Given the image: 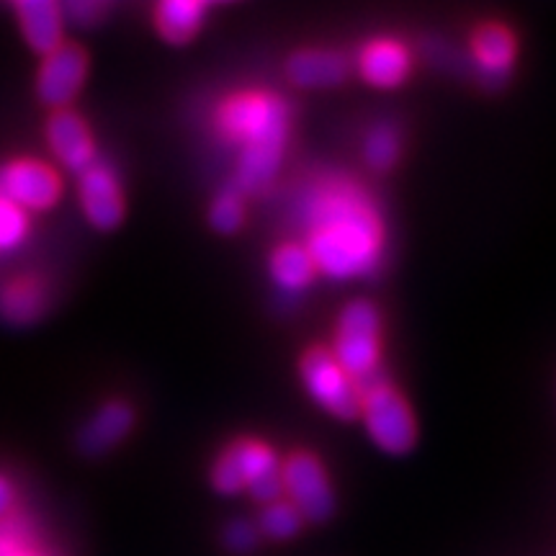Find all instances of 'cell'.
Wrapping results in <instances>:
<instances>
[{
	"mask_svg": "<svg viewBox=\"0 0 556 556\" xmlns=\"http://www.w3.org/2000/svg\"><path fill=\"white\" fill-rule=\"evenodd\" d=\"M384 229L364 193L348 184H330L312 201L309 255L315 268L332 278H356L377 268Z\"/></svg>",
	"mask_w": 556,
	"mask_h": 556,
	"instance_id": "obj_1",
	"label": "cell"
},
{
	"mask_svg": "<svg viewBox=\"0 0 556 556\" xmlns=\"http://www.w3.org/2000/svg\"><path fill=\"white\" fill-rule=\"evenodd\" d=\"M330 353L348 377L356 381L358 392L371 384L381 353V315L377 304L368 299H353L351 304H345Z\"/></svg>",
	"mask_w": 556,
	"mask_h": 556,
	"instance_id": "obj_2",
	"label": "cell"
},
{
	"mask_svg": "<svg viewBox=\"0 0 556 556\" xmlns=\"http://www.w3.org/2000/svg\"><path fill=\"white\" fill-rule=\"evenodd\" d=\"M291 111L283 99L274 93H238L229 96L217 111V129L229 142L245 144L266 137L289 135Z\"/></svg>",
	"mask_w": 556,
	"mask_h": 556,
	"instance_id": "obj_3",
	"label": "cell"
},
{
	"mask_svg": "<svg viewBox=\"0 0 556 556\" xmlns=\"http://www.w3.org/2000/svg\"><path fill=\"white\" fill-rule=\"evenodd\" d=\"M361 417L368 435L381 451L402 456L415 448L417 422L407 400L384 381H374L361 392Z\"/></svg>",
	"mask_w": 556,
	"mask_h": 556,
	"instance_id": "obj_4",
	"label": "cell"
},
{
	"mask_svg": "<svg viewBox=\"0 0 556 556\" xmlns=\"http://www.w3.org/2000/svg\"><path fill=\"white\" fill-rule=\"evenodd\" d=\"M299 374H302L309 397L325 413L338 417V420H356V417H361V392L356 381L338 366L328 348H309L299 361Z\"/></svg>",
	"mask_w": 556,
	"mask_h": 556,
	"instance_id": "obj_5",
	"label": "cell"
},
{
	"mask_svg": "<svg viewBox=\"0 0 556 556\" xmlns=\"http://www.w3.org/2000/svg\"><path fill=\"white\" fill-rule=\"evenodd\" d=\"M281 484L299 516L312 523H325L336 513V495L323 462L309 451H296L281 464Z\"/></svg>",
	"mask_w": 556,
	"mask_h": 556,
	"instance_id": "obj_6",
	"label": "cell"
},
{
	"mask_svg": "<svg viewBox=\"0 0 556 556\" xmlns=\"http://www.w3.org/2000/svg\"><path fill=\"white\" fill-rule=\"evenodd\" d=\"M281 464L274 454V448L266 443L253 441V438H240L232 446L222 451L212 467V486L219 495H238L242 490H250V484L258 482L261 477L276 471Z\"/></svg>",
	"mask_w": 556,
	"mask_h": 556,
	"instance_id": "obj_7",
	"label": "cell"
},
{
	"mask_svg": "<svg viewBox=\"0 0 556 556\" xmlns=\"http://www.w3.org/2000/svg\"><path fill=\"white\" fill-rule=\"evenodd\" d=\"M88 78V52L80 45H62L41 60L37 73V96L41 103L54 111L67 109V103L78 99L80 88Z\"/></svg>",
	"mask_w": 556,
	"mask_h": 556,
	"instance_id": "obj_8",
	"label": "cell"
},
{
	"mask_svg": "<svg viewBox=\"0 0 556 556\" xmlns=\"http://www.w3.org/2000/svg\"><path fill=\"white\" fill-rule=\"evenodd\" d=\"M60 176L39 160H13L0 168V199L24 212H45L60 199Z\"/></svg>",
	"mask_w": 556,
	"mask_h": 556,
	"instance_id": "obj_9",
	"label": "cell"
},
{
	"mask_svg": "<svg viewBox=\"0 0 556 556\" xmlns=\"http://www.w3.org/2000/svg\"><path fill=\"white\" fill-rule=\"evenodd\" d=\"M78 197L86 217L96 229H116L124 219V197L116 173L106 163H93L80 173Z\"/></svg>",
	"mask_w": 556,
	"mask_h": 556,
	"instance_id": "obj_10",
	"label": "cell"
},
{
	"mask_svg": "<svg viewBox=\"0 0 556 556\" xmlns=\"http://www.w3.org/2000/svg\"><path fill=\"white\" fill-rule=\"evenodd\" d=\"M47 144L62 168L70 173L88 170L96 163V144L80 114L60 109L47 119Z\"/></svg>",
	"mask_w": 556,
	"mask_h": 556,
	"instance_id": "obj_11",
	"label": "cell"
},
{
	"mask_svg": "<svg viewBox=\"0 0 556 556\" xmlns=\"http://www.w3.org/2000/svg\"><path fill=\"white\" fill-rule=\"evenodd\" d=\"M287 139L289 135L266 137L240 150V163L235 170V191L240 197H245V193L258 197L274 184L278 170H281L283 152H287Z\"/></svg>",
	"mask_w": 556,
	"mask_h": 556,
	"instance_id": "obj_12",
	"label": "cell"
},
{
	"mask_svg": "<svg viewBox=\"0 0 556 556\" xmlns=\"http://www.w3.org/2000/svg\"><path fill=\"white\" fill-rule=\"evenodd\" d=\"M16 18L26 45L41 58L62 45L65 16H62V5L54 0H18Z\"/></svg>",
	"mask_w": 556,
	"mask_h": 556,
	"instance_id": "obj_13",
	"label": "cell"
},
{
	"mask_svg": "<svg viewBox=\"0 0 556 556\" xmlns=\"http://www.w3.org/2000/svg\"><path fill=\"white\" fill-rule=\"evenodd\" d=\"M287 75L299 88H336L351 75V60L338 50H296L287 62Z\"/></svg>",
	"mask_w": 556,
	"mask_h": 556,
	"instance_id": "obj_14",
	"label": "cell"
},
{
	"mask_svg": "<svg viewBox=\"0 0 556 556\" xmlns=\"http://www.w3.org/2000/svg\"><path fill=\"white\" fill-rule=\"evenodd\" d=\"M135 426V409L127 402L114 400L96 409V415L83 426L78 435V446L86 456H101L119 446Z\"/></svg>",
	"mask_w": 556,
	"mask_h": 556,
	"instance_id": "obj_15",
	"label": "cell"
},
{
	"mask_svg": "<svg viewBox=\"0 0 556 556\" xmlns=\"http://www.w3.org/2000/svg\"><path fill=\"white\" fill-rule=\"evenodd\" d=\"M361 78L374 88H397L409 75V52L394 39L368 41L358 58Z\"/></svg>",
	"mask_w": 556,
	"mask_h": 556,
	"instance_id": "obj_16",
	"label": "cell"
},
{
	"mask_svg": "<svg viewBox=\"0 0 556 556\" xmlns=\"http://www.w3.org/2000/svg\"><path fill=\"white\" fill-rule=\"evenodd\" d=\"M477 65L486 80L503 83L516 62V37L503 24H482L471 37Z\"/></svg>",
	"mask_w": 556,
	"mask_h": 556,
	"instance_id": "obj_17",
	"label": "cell"
},
{
	"mask_svg": "<svg viewBox=\"0 0 556 556\" xmlns=\"http://www.w3.org/2000/svg\"><path fill=\"white\" fill-rule=\"evenodd\" d=\"M206 5L199 0H163L155 9V29L168 45H189L204 24Z\"/></svg>",
	"mask_w": 556,
	"mask_h": 556,
	"instance_id": "obj_18",
	"label": "cell"
},
{
	"mask_svg": "<svg viewBox=\"0 0 556 556\" xmlns=\"http://www.w3.org/2000/svg\"><path fill=\"white\" fill-rule=\"evenodd\" d=\"M317 268L315 261H312L309 250L304 245H296V242H287V245H278L276 253L270 255V276L281 289L287 291H299L307 283H312Z\"/></svg>",
	"mask_w": 556,
	"mask_h": 556,
	"instance_id": "obj_19",
	"label": "cell"
},
{
	"mask_svg": "<svg viewBox=\"0 0 556 556\" xmlns=\"http://www.w3.org/2000/svg\"><path fill=\"white\" fill-rule=\"evenodd\" d=\"M41 312H45V296H41V289L34 287V283L16 281L0 291V315L9 319V323H34Z\"/></svg>",
	"mask_w": 556,
	"mask_h": 556,
	"instance_id": "obj_20",
	"label": "cell"
},
{
	"mask_svg": "<svg viewBox=\"0 0 556 556\" xmlns=\"http://www.w3.org/2000/svg\"><path fill=\"white\" fill-rule=\"evenodd\" d=\"M400 152H402V139H400V131L394 127L381 124V127L368 131L366 144H364V157L368 168L379 173L392 170L394 165H397Z\"/></svg>",
	"mask_w": 556,
	"mask_h": 556,
	"instance_id": "obj_21",
	"label": "cell"
},
{
	"mask_svg": "<svg viewBox=\"0 0 556 556\" xmlns=\"http://www.w3.org/2000/svg\"><path fill=\"white\" fill-rule=\"evenodd\" d=\"M304 518L299 516V510L291 503H283V500H276V503H268L266 510L258 520L261 536L287 541L294 539L299 531H302Z\"/></svg>",
	"mask_w": 556,
	"mask_h": 556,
	"instance_id": "obj_22",
	"label": "cell"
},
{
	"mask_svg": "<svg viewBox=\"0 0 556 556\" xmlns=\"http://www.w3.org/2000/svg\"><path fill=\"white\" fill-rule=\"evenodd\" d=\"M245 222V204L235 189L222 191L208 208V225L219 235H235Z\"/></svg>",
	"mask_w": 556,
	"mask_h": 556,
	"instance_id": "obj_23",
	"label": "cell"
},
{
	"mask_svg": "<svg viewBox=\"0 0 556 556\" xmlns=\"http://www.w3.org/2000/svg\"><path fill=\"white\" fill-rule=\"evenodd\" d=\"M26 235H29V217L24 208L0 199V253H13L24 245Z\"/></svg>",
	"mask_w": 556,
	"mask_h": 556,
	"instance_id": "obj_24",
	"label": "cell"
},
{
	"mask_svg": "<svg viewBox=\"0 0 556 556\" xmlns=\"http://www.w3.org/2000/svg\"><path fill=\"white\" fill-rule=\"evenodd\" d=\"M258 541H261L258 526L248 523V520H232V523L225 528V546L232 554L253 552V548L258 546Z\"/></svg>",
	"mask_w": 556,
	"mask_h": 556,
	"instance_id": "obj_25",
	"label": "cell"
},
{
	"mask_svg": "<svg viewBox=\"0 0 556 556\" xmlns=\"http://www.w3.org/2000/svg\"><path fill=\"white\" fill-rule=\"evenodd\" d=\"M106 13V5L96 3V0H75V3L62 5V16L73 21L75 26H93L99 24Z\"/></svg>",
	"mask_w": 556,
	"mask_h": 556,
	"instance_id": "obj_26",
	"label": "cell"
},
{
	"mask_svg": "<svg viewBox=\"0 0 556 556\" xmlns=\"http://www.w3.org/2000/svg\"><path fill=\"white\" fill-rule=\"evenodd\" d=\"M13 505V486L5 477H0V518L11 510Z\"/></svg>",
	"mask_w": 556,
	"mask_h": 556,
	"instance_id": "obj_27",
	"label": "cell"
},
{
	"mask_svg": "<svg viewBox=\"0 0 556 556\" xmlns=\"http://www.w3.org/2000/svg\"><path fill=\"white\" fill-rule=\"evenodd\" d=\"M11 556H37V554H31V552H24V548H18V552H13Z\"/></svg>",
	"mask_w": 556,
	"mask_h": 556,
	"instance_id": "obj_28",
	"label": "cell"
}]
</instances>
